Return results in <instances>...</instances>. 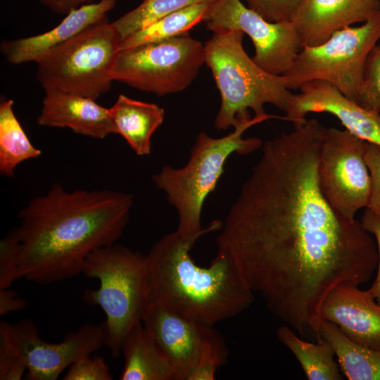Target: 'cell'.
Listing matches in <instances>:
<instances>
[{
	"mask_svg": "<svg viewBox=\"0 0 380 380\" xmlns=\"http://www.w3.org/2000/svg\"><path fill=\"white\" fill-rule=\"evenodd\" d=\"M27 302L18 297L17 292L8 289H0V315L3 316L11 312L24 310L27 308Z\"/></svg>",
	"mask_w": 380,
	"mask_h": 380,
	"instance_id": "cell-34",
	"label": "cell"
},
{
	"mask_svg": "<svg viewBox=\"0 0 380 380\" xmlns=\"http://www.w3.org/2000/svg\"><path fill=\"white\" fill-rule=\"evenodd\" d=\"M121 39L107 18L51 49L37 62V78L45 91L96 100L113 81L111 71Z\"/></svg>",
	"mask_w": 380,
	"mask_h": 380,
	"instance_id": "cell-7",
	"label": "cell"
},
{
	"mask_svg": "<svg viewBox=\"0 0 380 380\" xmlns=\"http://www.w3.org/2000/svg\"><path fill=\"white\" fill-rule=\"evenodd\" d=\"M147 255L113 244L90 253L82 273L99 281L98 289L86 290L82 299L100 307L106 315L101 324L103 343L113 357L142 318L148 305Z\"/></svg>",
	"mask_w": 380,
	"mask_h": 380,
	"instance_id": "cell-6",
	"label": "cell"
},
{
	"mask_svg": "<svg viewBox=\"0 0 380 380\" xmlns=\"http://www.w3.org/2000/svg\"><path fill=\"white\" fill-rule=\"evenodd\" d=\"M247 6L270 22L291 21L301 0H245Z\"/></svg>",
	"mask_w": 380,
	"mask_h": 380,
	"instance_id": "cell-30",
	"label": "cell"
},
{
	"mask_svg": "<svg viewBox=\"0 0 380 380\" xmlns=\"http://www.w3.org/2000/svg\"><path fill=\"white\" fill-rule=\"evenodd\" d=\"M27 370L25 365L15 356L0 352V379L20 380Z\"/></svg>",
	"mask_w": 380,
	"mask_h": 380,
	"instance_id": "cell-33",
	"label": "cell"
},
{
	"mask_svg": "<svg viewBox=\"0 0 380 380\" xmlns=\"http://www.w3.org/2000/svg\"><path fill=\"white\" fill-rule=\"evenodd\" d=\"M367 141L348 130L327 128L318 165L321 189L331 205L354 220L366 208L372 180L365 161Z\"/></svg>",
	"mask_w": 380,
	"mask_h": 380,
	"instance_id": "cell-11",
	"label": "cell"
},
{
	"mask_svg": "<svg viewBox=\"0 0 380 380\" xmlns=\"http://www.w3.org/2000/svg\"><path fill=\"white\" fill-rule=\"evenodd\" d=\"M271 118L281 117L270 114L254 116L220 138L200 132L184 167L175 168L165 165L153 175L152 180L155 185L166 194L169 203L177 210V233L189 236L206 229L201 226L203 205L215 190L227 160L234 153L248 155L262 147L260 139L243 138V135L252 126Z\"/></svg>",
	"mask_w": 380,
	"mask_h": 380,
	"instance_id": "cell-5",
	"label": "cell"
},
{
	"mask_svg": "<svg viewBox=\"0 0 380 380\" xmlns=\"http://www.w3.org/2000/svg\"><path fill=\"white\" fill-rule=\"evenodd\" d=\"M64 380H111L109 366L99 356L86 355L75 360L63 377Z\"/></svg>",
	"mask_w": 380,
	"mask_h": 380,
	"instance_id": "cell-29",
	"label": "cell"
},
{
	"mask_svg": "<svg viewBox=\"0 0 380 380\" xmlns=\"http://www.w3.org/2000/svg\"><path fill=\"white\" fill-rule=\"evenodd\" d=\"M205 64L204 45L189 32L120 50L111 77L158 96L187 88Z\"/></svg>",
	"mask_w": 380,
	"mask_h": 380,
	"instance_id": "cell-9",
	"label": "cell"
},
{
	"mask_svg": "<svg viewBox=\"0 0 380 380\" xmlns=\"http://www.w3.org/2000/svg\"><path fill=\"white\" fill-rule=\"evenodd\" d=\"M379 11V0H301L291 22L303 47L315 46Z\"/></svg>",
	"mask_w": 380,
	"mask_h": 380,
	"instance_id": "cell-15",
	"label": "cell"
},
{
	"mask_svg": "<svg viewBox=\"0 0 380 380\" xmlns=\"http://www.w3.org/2000/svg\"><path fill=\"white\" fill-rule=\"evenodd\" d=\"M215 0H143L137 7L112 22L121 42L158 19L194 4Z\"/></svg>",
	"mask_w": 380,
	"mask_h": 380,
	"instance_id": "cell-25",
	"label": "cell"
},
{
	"mask_svg": "<svg viewBox=\"0 0 380 380\" xmlns=\"http://www.w3.org/2000/svg\"><path fill=\"white\" fill-rule=\"evenodd\" d=\"M361 222L364 228L369 233L373 234L376 240L379 255L377 274L371 287L367 291L380 305V216L368 208H365L361 218Z\"/></svg>",
	"mask_w": 380,
	"mask_h": 380,
	"instance_id": "cell-32",
	"label": "cell"
},
{
	"mask_svg": "<svg viewBox=\"0 0 380 380\" xmlns=\"http://www.w3.org/2000/svg\"><path fill=\"white\" fill-rule=\"evenodd\" d=\"M244 33L221 30L204 45L205 64L219 90L221 104L215 120L219 130L234 128L254 116H264L270 103L286 112L292 93L284 75L264 70L250 58L243 46Z\"/></svg>",
	"mask_w": 380,
	"mask_h": 380,
	"instance_id": "cell-4",
	"label": "cell"
},
{
	"mask_svg": "<svg viewBox=\"0 0 380 380\" xmlns=\"http://www.w3.org/2000/svg\"><path fill=\"white\" fill-rule=\"evenodd\" d=\"M355 103L380 113V44H376L367 57L362 87Z\"/></svg>",
	"mask_w": 380,
	"mask_h": 380,
	"instance_id": "cell-27",
	"label": "cell"
},
{
	"mask_svg": "<svg viewBox=\"0 0 380 380\" xmlns=\"http://www.w3.org/2000/svg\"><path fill=\"white\" fill-rule=\"evenodd\" d=\"M365 157L372 180L369 199L366 208L380 216V146L367 142Z\"/></svg>",
	"mask_w": 380,
	"mask_h": 380,
	"instance_id": "cell-31",
	"label": "cell"
},
{
	"mask_svg": "<svg viewBox=\"0 0 380 380\" xmlns=\"http://www.w3.org/2000/svg\"><path fill=\"white\" fill-rule=\"evenodd\" d=\"M122 353L125 365L120 380H176L173 369L142 322L126 336Z\"/></svg>",
	"mask_w": 380,
	"mask_h": 380,
	"instance_id": "cell-20",
	"label": "cell"
},
{
	"mask_svg": "<svg viewBox=\"0 0 380 380\" xmlns=\"http://www.w3.org/2000/svg\"><path fill=\"white\" fill-rule=\"evenodd\" d=\"M227 356L228 349L222 335L213 327L205 326L197 365L190 380H213Z\"/></svg>",
	"mask_w": 380,
	"mask_h": 380,
	"instance_id": "cell-26",
	"label": "cell"
},
{
	"mask_svg": "<svg viewBox=\"0 0 380 380\" xmlns=\"http://www.w3.org/2000/svg\"><path fill=\"white\" fill-rule=\"evenodd\" d=\"M133 203L131 194L54 184L18 213L19 277L48 285L80 274L90 253L121 237Z\"/></svg>",
	"mask_w": 380,
	"mask_h": 380,
	"instance_id": "cell-2",
	"label": "cell"
},
{
	"mask_svg": "<svg viewBox=\"0 0 380 380\" xmlns=\"http://www.w3.org/2000/svg\"><path fill=\"white\" fill-rule=\"evenodd\" d=\"M142 322L173 369L176 380H190L197 365L205 325L151 303H148Z\"/></svg>",
	"mask_w": 380,
	"mask_h": 380,
	"instance_id": "cell-14",
	"label": "cell"
},
{
	"mask_svg": "<svg viewBox=\"0 0 380 380\" xmlns=\"http://www.w3.org/2000/svg\"><path fill=\"white\" fill-rule=\"evenodd\" d=\"M13 101L1 98L0 102V172L13 177L16 167L25 160L41 156L33 146L13 110Z\"/></svg>",
	"mask_w": 380,
	"mask_h": 380,
	"instance_id": "cell-23",
	"label": "cell"
},
{
	"mask_svg": "<svg viewBox=\"0 0 380 380\" xmlns=\"http://www.w3.org/2000/svg\"><path fill=\"white\" fill-rule=\"evenodd\" d=\"M37 122L41 126L66 127L98 139L112 134L108 108L91 98L60 91H45Z\"/></svg>",
	"mask_w": 380,
	"mask_h": 380,
	"instance_id": "cell-18",
	"label": "cell"
},
{
	"mask_svg": "<svg viewBox=\"0 0 380 380\" xmlns=\"http://www.w3.org/2000/svg\"><path fill=\"white\" fill-rule=\"evenodd\" d=\"M380 39V11L360 26L336 31L324 43L303 47L284 75L287 88L298 89L313 80L327 82L355 102L365 63Z\"/></svg>",
	"mask_w": 380,
	"mask_h": 380,
	"instance_id": "cell-8",
	"label": "cell"
},
{
	"mask_svg": "<svg viewBox=\"0 0 380 380\" xmlns=\"http://www.w3.org/2000/svg\"><path fill=\"white\" fill-rule=\"evenodd\" d=\"M108 112L111 133L122 137L137 156L149 155L152 136L164 120V109L120 94Z\"/></svg>",
	"mask_w": 380,
	"mask_h": 380,
	"instance_id": "cell-19",
	"label": "cell"
},
{
	"mask_svg": "<svg viewBox=\"0 0 380 380\" xmlns=\"http://www.w3.org/2000/svg\"><path fill=\"white\" fill-rule=\"evenodd\" d=\"M103 343L101 325L85 324L67 334L62 342H46L31 319L12 324L0 322V352L18 357L26 367V379L56 380L82 356L91 355Z\"/></svg>",
	"mask_w": 380,
	"mask_h": 380,
	"instance_id": "cell-10",
	"label": "cell"
},
{
	"mask_svg": "<svg viewBox=\"0 0 380 380\" xmlns=\"http://www.w3.org/2000/svg\"><path fill=\"white\" fill-rule=\"evenodd\" d=\"M326 130L312 118L262 144L216 239L253 292L300 336L317 332L332 289L369 281L379 261L361 221L341 214L321 189Z\"/></svg>",
	"mask_w": 380,
	"mask_h": 380,
	"instance_id": "cell-1",
	"label": "cell"
},
{
	"mask_svg": "<svg viewBox=\"0 0 380 380\" xmlns=\"http://www.w3.org/2000/svg\"><path fill=\"white\" fill-rule=\"evenodd\" d=\"M211 2L194 4L158 19L122 40L120 50L167 40L189 32L203 21Z\"/></svg>",
	"mask_w": 380,
	"mask_h": 380,
	"instance_id": "cell-24",
	"label": "cell"
},
{
	"mask_svg": "<svg viewBox=\"0 0 380 380\" xmlns=\"http://www.w3.org/2000/svg\"><path fill=\"white\" fill-rule=\"evenodd\" d=\"M358 286L332 289L320 306L319 317L336 324L350 340L380 350V305Z\"/></svg>",
	"mask_w": 380,
	"mask_h": 380,
	"instance_id": "cell-16",
	"label": "cell"
},
{
	"mask_svg": "<svg viewBox=\"0 0 380 380\" xmlns=\"http://www.w3.org/2000/svg\"><path fill=\"white\" fill-rule=\"evenodd\" d=\"M332 346L343 374L349 380H380V350L347 338L334 323L319 319L315 334Z\"/></svg>",
	"mask_w": 380,
	"mask_h": 380,
	"instance_id": "cell-21",
	"label": "cell"
},
{
	"mask_svg": "<svg viewBox=\"0 0 380 380\" xmlns=\"http://www.w3.org/2000/svg\"><path fill=\"white\" fill-rule=\"evenodd\" d=\"M298 89L300 93L291 94L282 120L295 126L305 122L310 113H328L353 134L380 146V113L364 108L325 81H310Z\"/></svg>",
	"mask_w": 380,
	"mask_h": 380,
	"instance_id": "cell-13",
	"label": "cell"
},
{
	"mask_svg": "<svg viewBox=\"0 0 380 380\" xmlns=\"http://www.w3.org/2000/svg\"><path fill=\"white\" fill-rule=\"evenodd\" d=\"M20 242L14 229L0 241V289L10 288L19 279Z\"/></svg>",
	"mask_w": 380,
	"mask_h": 380,
	"instance_id": "cell-28",
	"label": "cell"
},
{
	"mask_svg": "<svg viewBox=\"0 0 380 380\" xmlns=\"http://www.w3.org/2000/svg\"><path fill=\"white\" fill-rule=\"evenodd\" d=\"M222 227L215 220L198 234L186 236L175 231L156 243L147 255L148 303L210 327L252 304L254 293L229 254L217 251L208 267L198 265L191 255L199 238Z\"/></svg>",
	"mask_w": 380,
	"mask_h": 380,
	"instance_id": "cell-3",
	"label": "cell"
},
{
	"mask_svg": "<svg viewBox=\"0 0 380 380\" xmlns=\"http://www.w3.org/2000/svg\"><path fill=\"white\" fill-rule=\"evenodd\" d=\"M203 22L213 32L237 30L251 39L253 61L273 75H285L303 49L291 21L270 22L245 6L240 0H215Z\"/></svg>",
	"mask_w": 380,
	"mask_h": 380,
	"instance_id": "cell-12",
	"label": "cell"
},
{
	"mask_svg": "<svg viewBox=\"0 0 380 380\" xmlns=\"http://www.w3.org/2000/svg\"><path fill=\"white\" fill-rule=\"evenodd\" d=\"M279 341L294 355L308 380H341L335 352L330 343L322 338L317 343H310L299 338L288 327L277 330Z\"/></svg>",
	"mask_w": 380,
	"mask_h": 380,
	"instance_id": "cell-22",
	"label": "cell"
},
{
	"mask_svg": "<svg viewBox=\"0 0 380 380\" xmlns=\"http://www.w3.org/2000/svg\"><path fill=\"white\" fill-rule=\"evenodd\" d=\"M115 4L116 0H100L82 5L70 11L58 25L46 32L3 42L1 53L12 64L36 63L51 49L106 18Z\"/></svg>",
	"mask_w": 380,
	"mask_h": 380,
	"instance_id": "cell-17",
	"label": "cell"
},
{
	"mask_svg": "<svg viewBox=\"0 0 380 380\" xmlns=\"http://www.w3.org/2000/svg\"><path fill=\"white\" fill-rule=\"evenodd\" d=\"M51 11L58 14L66 15L72 9L82 5L94 3L100 0H38Z\"/></svg>",
	"mask_w": 380,
	"mask_h": 380,
	"instance_id": "cell-35",
	"label": "cell"
}]
</instances>
